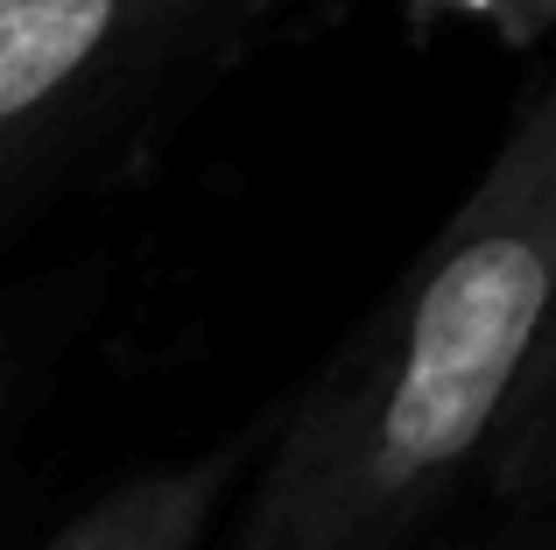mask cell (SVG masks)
Returning <instances> with one entry per match:
<instances>
[{
  "mask_svg": "<svg viewBox=\"0 0 556 550\" xmlns=\"http://www.w3.org/2000/svg\"><path fill=\"white\" fill-rule=\"evenodd\" d=\"M556 325V78L282 410L218 550H416L493 466Z\"/></svg>",
  "mask_w": 556,
  "mask_h": 550,
  "instance_id": "cell-1",
  "label": "cell"
},
{
  "mask_svg": "<svg viewBox=\"0 0 556 550\" xmlns=\"http://www.w3.org/2000/svg\"><path fill=\"white\" fill-rule=\"evenodd\" d=\"M226 0H0V163L22 198Z\"/></svg>",
  "mask_w": 556,
  "mask_h": 550,
  "instance_id": "cell-2",
  "label": "cell"
},
{
  "mask_svg": "<svg viewBox=\"0 0 556 550\" xmlns=\"http://www.w3.org/2000/svg\"><path fill=\"white\" fill-rule=\"evenodd\" d=\"M275 424L282 416L232 430V438H218L212 452L184 459V466H155L106 487L42 550H218L232 509H240V495L254 487L261 459L275 445Z\"/></svg>",
  "mask_w": 556,
  "mask_h": 550,
  "instance_id": "cell-3",
  "label": "cell"
},
{
  "mask_svg": "<svg viewBox=\"0 0 556 550\" xmlns=\"http://www.w3.org/2000/svg\"><path fill=\"white\" fill-rule=\"evenodd\" d=\"M486 480L501 487V495H515V501L556 509V325H549V346H543V360H535V382H529V396H521L515 424H507L501 452H493Z\"/></svg>",
  "mask_w": 556,
  "mask_h": 550,
  "instance_id": "cell-4",
  "label": "cell"
},
{
  "mask_svg": "<svg viewBox=\"0 0 556 550\" xmlns=\"http://www.w3.org/2000/svg\"><path fill=\"white\" fill-rule=\"evenodd\" d=\"M535 28H556V0H535Z\"/></svg>",
  "mask_w": 556,
  "mask_h": 550,
  "instance_id": "cell-5",
  "label": "cell"
}]
</instances>
